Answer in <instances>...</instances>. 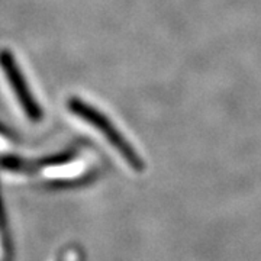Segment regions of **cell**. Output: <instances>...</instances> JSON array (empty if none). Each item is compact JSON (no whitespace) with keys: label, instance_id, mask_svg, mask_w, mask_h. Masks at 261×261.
Here are the masks:
<instances>
[{"label":"cell","instance_id":"cell-2","mask_svg":"<svg viewBox=\"0 0 261 261\" xmlns=\"http://www.w3.org/2000/svg\"><path fill=\"white\" fill-rule=\"evenodd\" d=\"M0 68L3 70L5 75L8 77L10 87H12L16 99L20 103V108L23 109L27 118L32 122L42 121L44 111L38 105L35 97L32 96V92L28 87V83H27L25 77L20 71V67L15 61V57L9 49H5V48L0 49Z\"/></svg>","mask_w":261,"mask_h":261},{"label":"cell","instance_id":"cell-3","mask_svg":"<svg viewBox=\"0 0 261 261\" xmlns=\"http://www.w3.org/2000/svg\"><path fill=\"white\" fill-rule=\"evenodd\" d=\"M82 255L83 254H82V251L77 247H68V248H65L64 251H63V254L58 257L57 261H82L83 260Z\"/></svg>","mask_w":261,"mask_h":261},{"label":"cell","instance_id":"cell-1","mask_svg":"<svg viewBox=\"0 0 261 261\" xmlns=\"http://www.w3.org/2000/svg\"><path fill=\"white\" fill-rule=\"evenodd\" d=\"M68 109L74 115H77L79 118H82L83 121L93 125L96 129L100 130L103 134V137L108 140V142L112 144L113 148L121 154L122 157L125 159V161L134 170H138V171L144 170V163H142L140 155L135 152V149L128 144V141L125 140V137L122 135L119 130L116 129V126L102 112H99L97 109H94L93 106L83 102L79 97H71L68 100Z\"/></svg>","mask_w":261,"mask_h":261}]
</instances>
